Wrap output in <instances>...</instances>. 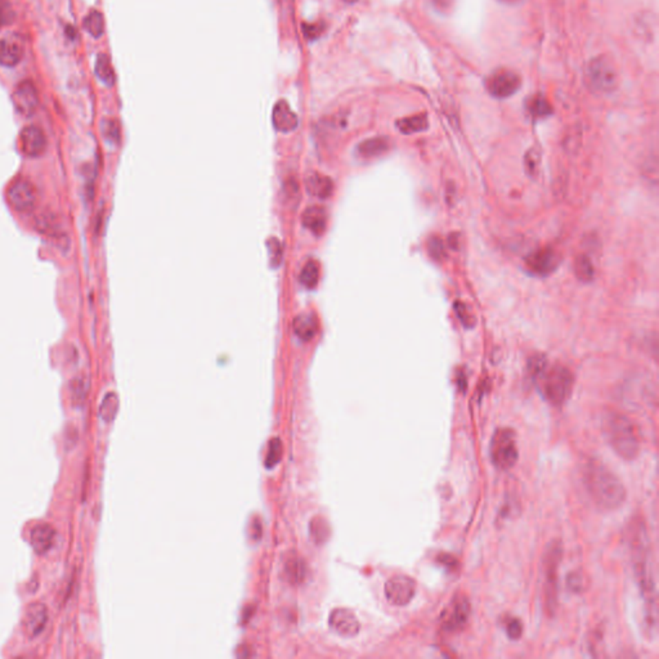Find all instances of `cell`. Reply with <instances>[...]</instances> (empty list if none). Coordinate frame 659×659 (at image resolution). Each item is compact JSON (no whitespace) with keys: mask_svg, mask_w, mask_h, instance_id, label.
Returning a JSON list of instances; mask_svg holds the SVG:
<instances>
[{"mask_svg":"<svg viewBox=\"0 0 659 659\" xmlns=\"http://www.w3.org/2000/svg\"><path fill=\"white\" fill-rule=\"evenodd\" d=\"M416 594V582L408 576H395L385 583V596L395 607L410 604Z\"/></svg>","mask_w":659,"mask_h":659,"instance_id":"8fae6325","label":"cell"},{"mask_svg":"<svg viewBox=\"0 0 659 659\" xmlns=\"http://www.w3.org/2000/svg\"><path fill=\"white\" fill-rule=\"evenodd\" d=\"M47 622H48L47 607L40 603H35V604H31L26 610L22 620V626L25 632L28 634V636L34 639L45 629Z\"/></svg>","mask_w":659,"mask_h":659,"instance_id":"2e32d148","label":"cell"},{"mask_svg":"<svg viewBox=\"0 0 659 659\" xmlns=\"http://www.w3.org/2000/svg\"><path fill=\"white\" fill-rule=\"evenodd\" d=\"M266 247H268V256H269L271 266H272V268H278L281 262H282V256H284L281 242L273 237V238L268 240Z\"/></svg>","mask_w":659,"mask_h":659,"instance_id":"d590c367","label":"cell"},{"mask_svg":"<svg viewBox=\"0 0 659 659\" xmlns=\"http://www.w3.org/2000/svg\"><path fill=\"white\" fill-rule=\"evenodd\" d=\"M627 546L631 565L644 600V616L647 629L656 630L657 626V589L650 564V541L645 524L640 519L631 523L627 534Z\"/></svg>","mask_w":659,"mask_h":659,"instance_id":"6da1fadb","label":"cell"},{"mask_svg":"<svg viewBox=\"0 0 659 659\" xmlns=\"http://www.w3.org/2000/svg\"><path fill=\"white\" fill-rule=\"evenodd\" d=\"M36 224H38V228H39L41 233H45V235H50V236H56L59 233V226L53 220V217H50V216H48V217L40 216L36 219Z\"/></svg>","mask_w":659,"mask_h":659,"instance_id":"74e56055","label":"cell"},{"mask_svg":"<svg viewBox=\"0 0 659 659\" xmlns=\"http://www.w3.org/2000/svg\"><path fill=\"white\" fill-rule=\"evenodd\" d=\"M23 56V47L20 39L10 36L0 40V65L14 67L20 63Z\"/></svg>","mask_w":659,"mask_h":659,"instance_id":"ac0fdd59","label":"cell"},{"mask_svg":"<svg viewBox=\"0 0 659 659\" xmlns=\"http://www.w3.org/2000/svg\"><path fill=\"white\" fill-rule=\"evenodd\" d=\"M428 251L429 255L432 256L435 260H442L446 256V249L444 244L439 237H432L428 241Z\"/></svg>","mask_w":659,"mask_h":659,"instance_id":"f35d334b","label":"cell"},{"mask_svg":"<svg viewBox=\"0 0 659 659\" xmlns=\"http://www.w3.org/2000/svg\"><path fill=\"white\" fill-rule=\"evenodd\" d=\"M586 81L594 92L610 93L617 88V72L609 59L595 57L586 66Z\"/></svg>","mask_w":659,"mask_h":659,"instance_id":"52a82bcc","label":"cell"},{"mask_svg":"<svg viewBox=\"0 0 659 659\" xmlns=\"http://www.w3.org/2000/svg\"><path fill=\"white\" fill-rule=\"evenodd\" d=\"M302 222L315 236H321L327 226V213L324 207L318 205L306 207L302 216Z\"/></svg>","mask_w":659,"mask_h":659,"instance_id":"44dd1931","label":"cell"},{"mask_svg":"<svg viewBox=\"0 0 659 659\" xmlns=\"http://www.w3.org/2000/svg\"><path fill=\"white\" fill-rule=\"evenodd\" d=\"M390 149V140L386 137H375L361 142L357 147V152L361 158H379Z\"/></svg>","mask_w":659,"mask_h":659,"instance_id":"7402d4cb","label":"cell"},{"mask_svg":"<svg viewBox=\"0 0 659 659\" xmlns=\"http://www.w3.org/2000/svg\"><path fill=\"white\" fill-rule=\"evenodd\" d=\"M439 10H450L452 8L453 0H432Z\"/></svg>","mask_w":659,"mask_h":659,"instance_id":"7dc6e473","label":"cell"},{"mask_svg":"<svg viewBox=\"0 0 659 659\" xmlns=\"http://www.w3.org/2000/svg\"><path fill=\"white\" fill-rule=\"evenodd\" d=\"M574 273L580 282L589 284L595 278V268L591 262L590 256L580 254L574 260Z\"/></svg>","mask_w":659,"mask_h":659,"instance_id":"484cf974","label":"cell"},{"mask_svg":"<svg viewBox=\"0 0 659 659\" xmlns=\"http://www.w3.org/2000/svg\"><path fill=\"white\" fill-rule=\"evenodd\" d=\"M13 20V10L8 3L0 0V28L8 25Z\"/></svg>","mask_w":659,"mask_h":659,"instance_id":"f6af8a7d","label":"cell"},{"mask_svg":"<svg viewBox=\"0 0 659 659\" xmlns=\"http://www.w3.org/2000/svg\"><path fill=\"white\" fill-rule=\"evenodd\" d=\"M12 102L16 111L22 116L29 118L34 115L39 106V96L32 81L25 80L20 83L12 94Z\"/></svg>","mask_w":659,"mask_h":659,"instance_id":"7c38bea8","label":"cell"},{"mask_svg":"<svg viewBox=\"0 0 659 659\" xmlns=\"http://www.w3.org/2000/svg\"><path fill=\"white\" fill-rule=\"evenodd\" d=\"M320 280V268L315 262H308L300 273V282L306 289H315Z\"/></svg>","mask_w":659,"mask_h":659,"instance_id":"1f68e13d","label":"cell"},{"mask_svg":"<svg viewBox=\"0 0 659 659\" xmlns=\"http://www.w3.org/2000/svg\"><path fill=\"white\" fill-rule=\"evenodd\" d=\"M453 309H454L457 318L460 320V322L463 324L465 328H472V327H475V324H477L475 317L472 315V311L468 308V305L465 304V303H461V302H456V303L453 304Z\"/></svg>","mask_w":659,"mask_h":659,"instance_id":"e575fe53","label":"cell"},{"mask_svg":"<svg viewBox=\"0 0 659 659\" xmlns=\"http://www.w3.org/2000/svg\"><path fill=\"white\" fill-rule=\"evenodd\" d=\"M328 623L339 635L344 638H353L359 632V620L352 610L339 608L330 614Z\"/></svg>","mask_w":659,"mask_h":659,"instance_id":"9a60e30c","label":"cell"},{"mask_svg":"<svg viewBox=\"0 0 659 659\" xmlns=\"http://www.w3.org/2000/svg\"><path fill=\"white\" fill-rule=\"evenodd\" d=\"M524 169L528 177L537 179L541 173V154L537 148H531L524 156Z\"/></svg>","mask_w":659,"mask_h":659,"instance_id":"f546056e","label":"cell"},{"mask_svg":"<svg viewBox=\"0 0 659 659\" xmlns=\"http://www.w3.org/2000/svg\"><path fill=\"white\" fill-rule=\"evenodd\" d=\"M344 1H346V3H349V4H353V3H355L357 0H344Z\"/></svg>","mask_w":659,"mask_h":659,"instance_id":"f907efd6","label":"cell"},{"mask_svg":"<svg viewBox=\"0 0 659 659\" xmlns=\"http://www.w3.org/2000/svg\"><path fill=\"white\" fill-rule=\"evenodd\" d=\"M325 30V25L322 22L320 23H304L303 25V34L308 40L318 39Z\"/></svg>","mask_w":659,"mask_h":659,"instance_id":"7bdbcfd3","label":"cell"},{"mask_svg":"<svg viewBox=\"0 0 659 659\" xmlns=\"http://www.w3.org/2000/svg\"><path fill=\"white\" fill-rule=\"evenodd\" d=\"M601 432L610 448L623 460H635L641 443L639 432L630 419L620 412H605L601 417Z\"/></svg>","mask_w":659,"mask_h":659,"instance_id":"3957f363","label":"cell"},{"mask_svg":"<svg viewBox=\"0 0 659 659\" xmlns=\"http://www.w3.org/2000/svg\"><path fill=\"white\" fill-rule=\"evenodd\" d=\"M567 586L572 592L580 594L585 590V577L580 574V572H572L567 577Z\"/></svg>","mask_w":659,"mask_h":659,"instance_id":"60d3db41","label":"cell"},{"mask_svg":"<svg viewBox=\"0 0 659 659\" xmlns=\"http://www.w3.org/2000/svg\"><path fill=\"white\" fill-rule=\"evenodd\" d=\"M96 74L101 81H103L106 85H114L115 83V72L112 69L111 61H109L107 54H99L96 61Z\"/></svg>","mask_w":659,"mask_h":659,"instance_id":"4316f807","label":"cell"},{"mask_svg":"<svg viewBox=\"0 0 659 659\" xmlns=\"http://www.w3.org/2000/svg\"><path fill=\"white\" fill-rule=\"evenodd\" d=\"M285 576L291 585L303 583L306 576L305 561L300 556H289L285 561Z\"/></svg>","mask_w":659,"mask_h":659,"instance_id":"cb8c5ba5","label":"cell"},{"mask_svg":"<svg viewBox=\"0 0 659 659\" xmlns=\"http://www.w3.org/2000/svg\"><path fill=\"white\" fill-rule=\"evenodd\" d=\"M118 411V398L115 393H109L102 401L99 407V416L105 423H111Z\"/></svg>","mask_w":659,"mask_h":659,"instance_id":"83f0119b","label":"cell"},{"mask_svg":"<svg viewBox=\"0 0 659 659\" xmlns=\"http://www.w3.org/2000/svg\"><path fill=\"white\" fill-rule=\"evenodd\" d=\"M7 197L12 207L20 213L32 211L38 202L36 188L25 178H19L10 183Z\"/></svg>","mask_w":659,"mask_h":659,"instance_id":"ba28073f","label":"cell"},{"mask_svg":"<svg viewBox=\"0 0 659 659\" xmlns=\"http://www.w3.org/2000/svg\"><path fill=\"white\" fill-rule=\"evenodd\" d=\"M84 29L93 38H101L105 32V19L98 10H92L84 20Z\"/></svg>","mask_w":659,"mask_h":659,"instance_id":"f1b7e54d","label":"cell"},{"mask_svg":"<svg viewBox=\"0 0 659 659\" xmlns=\"http://www.w3.org/2000/svg\"><path fill=\"white\" fill-rule=\"evenodd\" d=\"M521 78L512 70H497L487 80L490 94L497 99L509 98L521 88Z\"/></svg>","mask_w":659,"mask_h":659,"instance_id":"9c48e42d","label":"cell"},{"mask_svg":"<svg viewBox=\"0 0 659 659\" xmlns=\"http://www.w3.org/2000/svg\"><path fill=\"white\" fill-rule=\"evenodd\" d=\"M311 536L317 545L325 543L330 537V527L322 516H315L311 522Z\"/></svg>","mask_w":659,"mask_h":659,"instance_id":"4dcf8cb0","label":"cell"},{"mask_svg":"<svg viewBox=\"0 0 659 659\" xmlns=\"http://www.w3.org/2000/svg\"><path fill=\"white\" fill-rule=\"evenodd\" d=\"M56 532L50 524H38L30 532V543L38 554H45L53 546Z\"/></svg>","mask_w":659,"mask_h":659,"instance_id":"d6986e66","label":"cell"},{"mask_svg":"<svg viewBox=\"0 0 659 659\" xmlns=\"http://www.w3.org/2000/svg\"><path fill=\"white\" fill-rule=\"evenodd\" d=\"M506 635L512 640H519L523 635V623L518 618H509L505 622Z\"/></svg>","mask_w":659,"mask_h":659,"instance_id":"b9f144b4","label":"cell"},{"mask_svg":"<svg viewBox=\"0 0 659 659\" xmlns=\"http://www.w3.org/2000/svg\"><path fill=\"white\" fill-rule=\"evenodd\" d=\"M559 263L558 254L551 247H542L525 258V268L533 275H549L556 269Z\"/></svg>","mask_w":659,"mask_h":659,"instance_id":"4fadbf2b","label":"cell"},{"mask_svg":"<svg viewBox=\"0 0 659 659\" xmlns=\"http://www.w3.org/2000/svg\"><path fill=\"white\" fill-rule=\"evenodd\" d=\"M542 392L551 404L559 407L571 397L574 376L564 366H554L542 375Z\"/></svg>","mask_w":659,"mask_h":659,"instance_id":"277c9868","label":"cell"},{"mask_svg":"<svg viewBox=\"0 0 659 659\" xmlns=\"http://www.w3.org/2000/svg\"><path fill=\"white\" fill-rule=\"evenodd\" d=\"M582 483L592 502L603 510H616L627 499V491L620 478L598 460L583 463Z\"/></svg>","mask_w":659,"mask_h":659,"instance_id":"7a4b0ae2","label":"cell"},{"mask_svg":"<svg viewBox=\"0 0 659 659\" xmlns=\"http://www.w3.org/2000/svg\"><path fill=\"white\" fill-rule=\"evenodd\" d=\"M563 549L561 543L556 540L546 546L543 555V572H545V605L546 609L554 614L558 607V569L561 565Z\"/></svg>","mask_w":659,"mask_h":659,"instance_id":"5b68a950","label":"cell"},{"mask_svg":"<svg viewBox=\"0 0 659 659\" xmlns=\"http://www.w3.org/2000/svg\"><path fill=\"white\" fill-rule=\"evenodd\" d=\"M281 456H282V443L278 438H275L273 441H271L269 444V450L266 457V468H273L275 465H277L281 460Z\"/></svg>","mask_w":659,"mask_h":659,"instance_id":"8d00e7d4","label":"cell"},{"mask_svg":"<svg viewBox=\"0 0 659 659\" xmlns=\"http://www.w3.org/2000/svg\"><path fill=\"white\" fill-rule=\"evenodd\" d=\"M87 390H88V381H87L84 377H78V379L72 380V383H71V392H72L74 397L81 399V398L85 397Z\"/></svg>","mask_w":659,"mask_h":659,"instance_id":"ee69618b","label":"cell"},{"mask_svg":"<svg viewBox=\"0 0 659 659\" xmlns=\"http://www.w3.org/2000/svg\"><path fill=\"white\" fill-rule=\"evenodd\" d=\"M470 603L465 596H456L442 614V630L457 632L463 630L470 617Z\"/></svg>","mask_w":659,"mask_h":659,"instance_id":"30bf717a","label":"cell"},{"mask_svg":"<svg viewBox=\"0 0 659 659\" xmlns=\"http://www.w3.org/2000/svg\"><path fill=\"white\" fill-rule=\"evenodd\" d=\"M102 132H103L105 138L111 143H118L120 140V127H118V123L116 120L105 121Z\"/></svg>","mask_w":659,"mask_h":659,"instance_id":"ab89813d","label":"cell"},{"mask_svg":"<svg viewBox=\"0 0 659 659\" xmlns=\"http://www.w3.org/2000/svg\"><path fill=\"white\" fill-rule=\"evenodd\" d=\"M397 128L402 134H415L429 128L428 116L425 114H419L415 116L402 118L397 121Z\"/></svg>","mask_w":659,"mask_h":659,"instance_id":"d4e9b609","label":"cell"},{"mask_svg":"<svg viewBox=\"0 0 659 659\" xmlns=\"http://www.w3.org/2000/svg\"><path fill=\"white\" fill-rule=\"evenodd\" d=\"M272 121L275 128L281 133L294 132L299 125V118L285 101H278L275 103V109L272 112Z\"/></svg>","mask_w":659,"mask_h":659,"instance_id":"e0dca14e","label":"cell"},{"mask_svg":"<svg viewBox=\"0 0 659 659\" xmlns=\"http://www.w3.org/2000/svg\"><path fill=\"white\" fill-rule=\"evenodd\" d=\"M305 189L311 196L325 200L333 195L334 183L331 178L320 173H312L305 179Z\"/></svg>","mask_w":659,"mask_h":659,"instance_id":"ffe728a7","label":"cell"},{"mask_svg":"<svg viewBox=\"0 0 659 659\" xmlns=\"http://www.w3.org/2000/svg\"><path fill=\"white\" fill-rule=\"evenodd\" d=\"M293 327L297 337H300L304 342H309L317 334L318 321L313 313H302L294 320Z\"/></svg>","mask_w":659,"mask_h":659,"instance_id":"603a6c76","label":"cell"},{"mask_svg":"<svg viewBox=\"0 0 659 659\" xmlns=\"http://www.w3.org/2000/svg\"><path fill=\"white\" fill-rule=\"evenodd\" d=\"M20 148L28 158H39L47 149V137L36 125H29L20 133Z\"/></svg>","mask_w":659,"mask_h":659,"instance_id":"5bb4252c","label":"cell"},{"mask_svg":"<svg viewBox=\"0 0 659 659\" xmlns=\"http://www.w3.org/2000/svg\"><path fill=\"white\" fill-rule=\"evenodd\" d=\"M500 1H502V3H509V4H512V3H516V1H519V0H500Z\"/></svg>","mask_w":659,"mask_h":659,"instance_id":"681fc988","label":"cell"},{"mask_svg":"<svg viewBox=\"0 0 659 659\" xmlns=\"http://www.w3.org/2000/svg\"><path fill=\"white\" fill-rule=\"evenodd\" d=\"M528 109H530L532 116L536 118H546L551 114L550 103L542 96L533 97L530 102V105H528Z\"/></svg>","mask_w":659,"mask_h":659,"instance_id":"d6a6232c","label":"cell"},{"mask_svg":"<svg viewBox=\"0 0 659 659\" xmlns=\"http://www.w3.org/2000/svg\"><path fill=\"white\" fill-rule=\"evenodd\" d=\"M459 376H460V377H459V381H457V384H459V386H460V389L465 392V389H466V377H465V374H463V373L459 375Z\"/></svg>","mask_w":659,"mask_h":659,"instance_id":"c3c4849f","label":"cell"},{"mask_svg":"<svg viewBox=\"0 0 659 659\" xmlns=\"http://www.w3.org/2000/svg\"><path fill=\"white\" fill-rule=\"evenodd\" d=\"M490 456L493 465L500 470H510L518 463V446L515 432L509 428L497 429L490 446Z\"/></svg>","mask_w":659,"mask_h":659,"instance_id":"8992f818","label":"cell"},{"mask_svg":"<svg viewBox=\"0 0 659 659\" xmlns=\"http://www.w3.org/2000/svg\"><path fill=\"white\" fill-rule=\"evenodd\" d=\"M438 561H439L442 565H444V567L450 568V569H454V568L457 567V561H456V559L453 558L452 555H448V554H441V555H438Z\"/></svg>","mask_w":659,"mask_h":659,"instance_id":"bcb514c9","label":"cell"},{"mask_svg":"<svg viewBox=\"0 0 659 659\" xmlns=\"http://www.w3.org/2000/svg\"><path fill=\"white\" fill-rule=\"evenodd\" d=\"M547 370V359L543 355H534L528 361V373L533 380H540Z\"/></svg>","mask_w":659,"mask_h":659,"instance_id":"836d02e7","label":"cell"}]
</instances>
